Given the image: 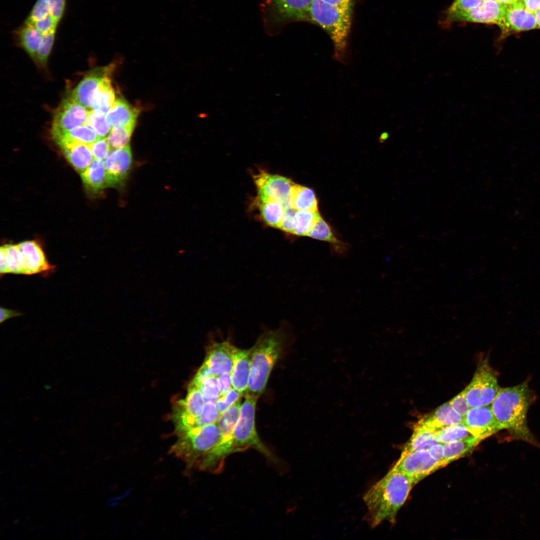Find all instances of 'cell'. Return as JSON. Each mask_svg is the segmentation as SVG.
Here are the masks:
<instances>
[{
    "label": "cell",
    "instance_id": "obj_49",
    "mask_svg": "<svg viewBox=\"0 0 540 540\" xmlns=\"http://www.w3.org/2000/svg\"><path fill=\"white\" fill-rule=\"evenodd\" d=\"M296 210L288 207L285 208L283 218L280 228L284 232L292 234L293 230L294 218Z\"/></svg>",
    "mask_w": 540,
    "mask_h": 540
},
{
    "label": "cell",
    "instance_id": "obj_10",
    "mask_svg": "<svg viewBox=\"0 0 540 540\" xmlns=\"http://www.w3.org/2000/svg\"><path fill=\"white\" fill-rule=\"evenodd\" d=\"M235 348L228 342H216L211 345L194 378L199 379L211 376H217L222 373H231Z\"/></svg>",
    "mask_w": 540,
    "mask_h": 540
},
{
    "label": "cell",
    "instance_id": "obj_31",
    "mask_svg": "<svg viewBox=\"0 0 540 540\" xmlns=\"http://www.w3.org/2000/svg\"><path fill=\"white\" fill-rule=\"evenodd\" d=\"M205 400L199 386L192 380L188 386L186 398L180 400L176 406L196 420L202 412Z\"/></svg>",
    "mask_w": 540,
    "mask_h": 540
},
{
    "label": "cell",
    "instance_id": "obj_52",
    "mask_svg": "<svg viewBox=\"0 0 540 540\" xmlns=\"http://www.w3.org/2000/svg\"><path fill=\"white\" fill-rule=\"evenodd\" d=\"M525 8L529 12L535 14L540 10V0H521Z\"/></svg>",
    "mask_w": 540,
    "mask_h": 540
},
{
    "label": "cell",
    "instance_id": "obj_43",
    "mask_svg": "<svg viewBox=\"0 0 540 540\" xmlns=\"http://www.w3.org/2000/svg\"><path fill=\"white\" fill-rule=\"evenodd\" d=\"M242 395L233 388L226 394L220 396L216 404L220 414L241 398Z\"/></svg>",
    "mask_w": 540,
    "mask_h": 540
},
{
    "label": "cell",
    "instance_id": "obj_20",
    "mask_svg": "<svg viewBox=\"0 0 540 540\" xmlns=\"http://www.w3.org/2000/svg\"><path fill=\"white\" fill-rule=\"evenodd\" d=\"M459 424H463V417L454 410L448 402L420 419L415 425L434 433L444 427Z\"/></svg>",
    "mask_w": 540,
    "mask_h": 540
},
{
    "label": "cell",
    "instance_id": "obj_36",
    "mask_svg": "<svg viewBox=\"0 0 540 540\" xmlns=\"http://www.w3.org/2000/svg\"><path fill=\"white\" fill-rule=\"evenodd\" d=\"M434 434L437 440L442 444L466 439L474 436L463 424H456L444 427L434 432Z\"/></svg>",
    "mask_w": 540,
    "mask_h": 540
},
{
    "label": "cell",
    "instance_id": "obj_24",
    "mask_svg": "<svg viewBox=\"0 0 540 540\" xmlns=\"http://www.w3.org/2000/svg\"><path fill=\"white\" fill-rule=\"evenodd\" d=\"M0 272L25 274L23 256L17 244H6L0 248Z\"/></svg>",
    "mask_w": 540,
    "mask_h": 540
},
{
    "label": "cell",
    "instance_id": "obj_7",
    "mask_svg": "<svg viewBox=\"0 0 540 540\" xmlns=\"http://www.w3.org/2000/svg\"><path fill=\"white\" fill-rule=\"evenodd\" d=\"M241 405L240 398L220 415L217 424L220 431L221 438L204 456L202 464L206 468L214 471L220 470L226 458L232 453V434Z\"/></svg>",
    "mask_w": 540,
    "mask_h": 540
},
{
    "label": "cell",
    "instance_id": "obj_53",
    "mask_svg": "<svg viewBox=\"0 0 540 540\" xmlns=\"http://www.w3.org/2000/svg\"><path fill=\"white\" fill-rule=\"evenodd\" d=\"M20 313L18 312L1 307L0 318V323H2V322H4L5 320H7L10 318L18 316H20Z\"/></svg>",
    "mask_w": 540,
    "mask_h": 540
},
{
    "label": "cell",
    "instance_id": "obj_39",
    "mask_svg": "<svg viewBox=\"0 0 540 540\" xmlns=\"http://www.w3.org/2000/svg\"><path fill=\"white\" fill-rule=\"evenodd\" d=\"M105 114L96 110H90L86 124L92 128L100 138H105L112 130Z\"/></svg>",
    "mask_w": 540,
    "mask_h": 540
},
{
    "label": "cell",
    "instance_id": "obj_33",
    "mask_svg": "<svg viewBox=\"0 0 540 540\" xmlns=\"http://www.w3.org/2000/svg\"><path fill=\"white\" fill-rule=\"evenodd\" d=\"M480 442L474 437L443 444L446 465L470 452Z\"/></svg>",
    "mask_w": 540,
    "mask_h": 540
},
{
    "label": "cell",
    "instance_id": "obj_56",
    "mask_svg": "<svg viewBox=\"0 0 540 540\" xmlns=\"http://www.w3.org/2000/svg\"><path fill=\"white\" fill-rule=\"evenodd\" d=\"M537 23V27L538 28H540V10L537 11L535 13Z\"/></svg>",
    "mask_w": 540,
    "mask_h": 540
},
{
    "label": "cell",
    "instance_id": "obj_38",
    "mask_svg": "<svg viewBox=\"0 0 540 540\" xmlns=\"http://www.w3.org/2000/svg\"><path fill=\"white\" fill-rule=\"evenodd\" d=\"M193 381L199 386L206 402H216L220 396L216 376H208L199 379L193 378Z\"/></svg>",
    "mask_w": 540,
    "mask_h": 540
},
{
    "label": "cell",
    "instance_id": "obj_16",
    "mask_svg": "<svg viewBox=\"0 0 540 540\" xmlns=\"http://www.w3.org/2000/svg\"><path fill=\"white\" fill-rule=\"evenodd\" d=\"M106 186H116L124 182L131 169L132 154L130 146L112 150L104 160Z\"/></svg>",
    "mask_w": 540,
    "mask_h": 540
},
{
    "label": "cell",
    "instance_id": "obj_27",
    "mask_svg": "<svg viewBox=\"0 0 540 540\" xmlns=\"http://www.w3.org/2000/svg\"><path fill=\"white\" fill-rule=\"evenodd\" d=\"M100 138L92 128L84 124L60 134L54 139L62 149L77 144L90 145Z\"/></svg>",
    "mask_w": 540,
    "mask_h": 540
},
{
    "label": "cell",
    "instance_id": "obj_22",
    "mask_svg": "<svg viewBox=\"0 0 540 540\" xmlns=\"http://www.w3.org/2000/svg\"><path fill=\"white\" fill-rule=\"evenodd\" d=\"M13 33L18 44L36 61L44 34L33 24L26 21L16 28Z\"/></svg>",
    "mask_w": 540,
    "mask_h": 540
},
{
    "label": "cell",
    "instance_id": "obj_18",
    "mask_svg": "<svg viewBox=\"0 0 540 540\" xmlns=\"http://www.w3.org/2000/svg\"><path fill=\"white\" fill-rule=\"evenodd\" d=\"M17 245L23 256L24 274L48 273L55 269L56 266L50 263L43 248L36 240H26Z\"/></svg>",
    "mask_w": 540,
    "mask_h": 540
},
{
    "label": "cell",
    "instance_id": "obj_35",
    "mask_svg": "<svg viewBox=\"0 0 540 540\" xmlns=\"http://www.w3.org/2000/svg\"><path fill=\"white\" fill-rule=\"evenodd\" d=\"M320 217L318 212L296 210L294 218L292 234L297 236H307Z\"/></svg>",
    "mask_w": 540,
    "mask_h": 540
},
{
    "label": "cell",
    "instance_id": "obj_44",
    "mask_svg": "<svg viewBox=\"0 0 540 540\" xmlns=\"http://www.w3.org/2000/svg\"><path fill=\"white\" fill-rule=\"evenodd\" d=\"M89 146L94 159L98 160H104L108 154L110 149L106 138H100Z\"/></svg>",
    "mask_w": 540,
    "mask_h": 540
},
{
    "label": "cell",
    "instance_id": "obj_8",
    "mask_svg": "<svg viewBox=\"0 0 540 540\" xmlns=\"http://www.w3.org/2000/svg\"><path fill=\"white\" fill-rule=\"evenodd\" d=\"M465 389L470 408L492 403L500 388L496 374L487 360L478 364L471 382Z\"/></svg>",
    "mask_w": 540,
    "mask_h": 540
},
{
    "label": "cell",
    "instance_id": "obj_4",
    "mask_svg": "<svg viewBox=\"0 0 540 540\" xmlns=\"http://www.w3.org/2000/svg\"><path fill=\"white\" fill-rule=\"evenodd\" d=\"M220 438L221 433L217 422L196 427L179 436L169 452L183 460L187 468H191L198 466Z\"/></svg>",
    "mask_w": 540,
    "mask_h": 540
},
{
    "label": "cell",
    "instance_id": "obj_32",
    "mask_svg": "<svg viewBox=\"0 0 540 540\" xmlns=\"http://www.w3.org/2000/svg\"><path fill=\"white\" fill-rule=\"evenodd\" d=\"M438 442L434 432L414 425L412 434L405 444L402 454L420 450H428Z\"/></svg>",
    "mask_w": 540,
    "mask_h": 540
},
{
    "label": "cell",
    "instance_id": "obj_34",
    "mask_svg": "<svg viewBox=\"0 0 540 540\" xmlns=\"http://www.w3.org/2000/svg\"><path fill=\"white\" fill-rule=\"evenodd\" d=\"M258 204L264 222L270 226L279 228L284 215L285 208L280 202L258 198Z\"/></svg>",
    "mask_w": 540,
    "mask_h": 540
},
{
    "label": "cell",
    "instance_id": "obj_13",
    "mask_svg": "<svg viewBox=\"0 0 540 540\" xmlns=\"http://www.w3.org/2000/svg\"><path fill=\"white\" fill-rule=\"evenodd\" d=\"M506 5L496 0H485L474 8L462 11L447 12V22H470L498 25L504 15Z\"/></svg>",
    "mask_w": 540,
    "mask_h": 540
},
{
    "label": "cell",
    "instance_id": "obj_28",
    "mask_svg": "<svg viewBox=\"0 0 540 540\" xmlns=\"http://www.w3.org/2000/svg\"><path fill=\"white\" fill-rule=\"evenodd\" d=\"M81 178L85 187L92 192H100L106 186V172L104 162L94 159L83 172Z\"/></svg>",
    "mask_w": 540,
    "mask_h": 540
},
{
    "label": "cell",
    "instance_id": "obj_41",
    "mask_svg": "<svg viewBox=\"0 0 540 540\" xmlns=\"http://www.w3.org/2000/svg\"><path fill=\"white\" fill-rule=\"evenodd\" d=\"M220 415L216 402H206L202 414L196 419V427L217 422Z\"/></svg>",
    "mask_w": 540,
    "mask_h": 540
},
{
    "label": "cell",
    "instance_id": "obj_54",
    "mask_svg": "<svg viewBox=\"0 0 540 540\" xmlns=\"http://www.w3.org/2000/svg\"><path fill=\"white\" fill-rule=\"evenodd\" d=\"M331 4L346 8L352 9L354 0H323Z\"/></svg>",
    "mask_w": 540,
    "mask_h": 540
},
{
    "label": "cell",
    "instance_id": "obj_55",
    "mask_svg": "<svg viewBox=\"0 0 540 540\" xmlns=\"http://www.w3.org/2000/svg\"><path fill=\"white\" fill-rule=\"evenodd\" d=\"M496 0L499 2H500V3H501V4H505V5H509V4H512L518 2H520L521 0Z\"/></svg>",
    "mask_w": 540,
    "mask_h": 540
},
{
    "label": "cell",
    "instance_id": "obj_40",
    "mask_svg": "<svg viewBox=\"0 0 540 540\" xmlns=\"http://www.w3.org/2000/svg\"><path fill=\"white\" fill-rule=\"evenodd\" d=\"M56 32V29H55L44 35L36 58V62L42 66H44L47 64L54 44Z\"/></svg>",
    "mask_w": 540,
    "mask_h": 540
},
{
    "label": "cell",
    "instance_id": "obj_1",
    "mask_svg": "<svg viewBox=\"0 0 540 540\" xmlns=\"http://www.w3.org/2000/svg\"><path fill=\"white\" fill-rule=\"evenodd\" d=\"M414 484L410 477L392 467L364 496L370 525L374 528L386 520L394 523Z\"/></svg>",
    "mask_w": 540,
    "mask_h": 540
},
{
    "label": "cell",
    "instance_id": "obj_30",
    "mask_svg": "<svg viewBox=\"0 0 540 540\" xmlns=\"http://www.w3.org/2000/svg\"><path fill=\"white\" fill-rule=\"evenodd\" d=\"M62 150L66 158L79 172H84L94 161L89 145L77 144Z\"/></svg>",
    "mask_w": 540,
    "mask_h": 540
},
{
    "label": "cell",
    "instance_id": "obj_14",
    "mask_svg": "<svg viewBox=\"0 0 540 540\" xmlns=\"http://www.w3.org/2000/svg\"><path fill=\"white\" fill-rule=\"evenodd\" d=\"M463 424L480 442L502 430L490 405L470 408L463 418Z\"/></svg>",
    "mask_w": 540,
    "mask_h": 540
},
{
    "label": "cell",
    "instance_id": "obj_11",
    "mask_svg": "<svg viewBox=\"0 0 540 540\" xmlns=\"http://www.w3.org/2000/svg\"><path fill=\"white\" fill-rule=\"evenodd\" d=\"M428 450H420L401 454L393 468L410 477L415 484L427 476L442 468Z\"/></svg>",
    "mask_w": 540,
    "mask_h": 540
},
{
    "label": "cell",
    "instance_id": "obj_6",
    "mask_svg": "<svg viewBox=\"0 0 540 540\" xmlns=\"http://www.w3.org/2000/svg\"><path fill=\"white\" fill-rule=\"evenodd\" d=\"M242 404L239 416L234 426L232 438V453L254 448L272 462L276 459L260 440L256 430L255 414L258 396L246 394Z\"/></svg>",
    "mask_w": 540,
    "mask_h": 540
},
{
    "label": "cell",
    "instance_id": "obj_15",
    "mask_svg": "<svg viewBox=\"0 0 540 540\" xmlns=\"http://www.w3.org/2000/svg\"><path fill=\"white\" fill-rule=\"evenodd\" d=\"M502 40L516 32L537 28L535 14L528 10L520 2L506 5L502 18L498 24Z\"/></svg>",
    "mask_w": 540,
    "mask_h": 540
},
{
    "label": "cell",
    "instance_id": "obj_51",
    "mask_svg": "<svg viewBox=\"0 0 540 540\" xmlns=\"http://www.w3.org/2000/svg\"><path fill=\"white\" fill-rule=\"evenodd\" d=\"M428 452L432 456L434 460L440 463L443 467L446 466L444 460L443 444L438 442L433 445L428 450Z\"/></svg>",
    "mask_w": 540,
    "mask_h": 540
},
{
    "label": "cell",
    "instance_id": "obj_26",
    "mask_svg": "<svg viewBox=\"0 0 540 540\" xmlns=\"http://www.w3.org/2000/svg\"><path fill=\"white\" fill-rule=\"evenodd\" d=\"M307 236L328 242L332 251L340 256H344L348 251L346 244L339 240L330 225L320 217L315 223Z\"/></svg>",
    "mask_w": 540,
    "mask_h": 540
},
{
    "label": "cell",
    "instance_id": "obj_2",
    "mask_svg": "<svg viewBox=\"0 0 540 540\" xmlns=\"http://www.w3.org/2000/svg\"><path fill=\"white\" fill-rule=\"evenodd\" d=\"M530 400L528 384L523 382L500 388L491 404V408L502 429L507 430L516 438L534 444L535 440L526 419Z\"/></svg>",
    "mask_w": 540,
    "mask_h": 540
},
{
    "label": "cell",
    "instance_id": "obj_45",
    "mask_svg": "<svg viewBox=\"0 0 540 540\" xmlns=\"http://www.w3.org/2000/svg\"><path fill=\"white\" fill-rule=\"evenodd\" d=\"M449 403L454 410L463 418L470 408L466 398V389L450 400Z\"/></svg>",
    "mask_w": 540,
    "mask_h": 540
},
{
    "label": "cell",
    "instance_id": "obj_21",
    "mask_svg": "<svg viewBox=\"0 0 540 540\" xmlns=\"http://www.w3.org/2000/svg\"><path fill=\"white\" fill-rule=\"evenodd\" d=\"M251 349L235 348L234 364L231 372L232 388L245 396L248 392L250 372Z\"/></svg>",
    "mask_w": 540,
    "mask_h": 540
},
{
    "label": "cell",
    "instance_id": "obj_25",
    "mask_svg": "<svg viewBox=\"0 0 540 540\" xmlns=\"http://www.w3.org/2000/svg\"><path fill=\"white\" fill-rule=\"evenodd\" d=\"M116 101V94L108 76L104 78L92 96L89 110L106 114Z\"/></svg>",
    "mask_w": 540,
    "mask_h": 540
},
{
    "label": "cell",
    "instance_id": "obj_5",
    "mask_svg": "<svg viewBox=\"0 0 540 540\" xmlns=\"http://www.w3.org/2000/svg\"><path fill=\"white\" fill-rule=\"evenodd\" d=\"M352 14V9L342 8L323 0H313L307 20L318 24L328 34L338 52L346 48Z\"/></svg>",
    "mask_w": 540,
    "mask_h": 540
},
{
    "label": "cell",
    "instance_id": "obj_29",
    "mask_svg": "<svg viewBox=\"0 0 540 540\" xmlns=\"http://www.w3.org/2000/svg\"><path fill=\"white\" fill-rule=\"evenodd\" d=\"M289 206L296 210L318 212V200L314 191L296 184L290 196Z\"/></svg>",
    "mask_w": 540,
    "mask_h": 540
},
{
    "label": "cell",
    "instance_id": "obj_19",
    "mask_svg": "<svg viewBox=\"0 0 540 540\" xmlns=\"http://www.w3.org/2000/svg\"><path fill=\"white\" fill-rule=\"evenodd\" d=\"M112 68L110 66L96 68L88 72L72 90V98L88 110L93 93L102 80L108 76Z\"/></svg>",
    "mask_w": 540,
    "mask_h": 540
},
{
    "label": "cell",
    "instance_id": "obj_37",
    "mask_svg": "<svg viewBox=\"0 0 540 540\" xmlns=\"http://www.w3.org/2000/svg\"><path fill=\"white\" fill-rule=\"evenodd\" d=\"M134 127V125H130L112 128L107 138L110 149L116 150L128 146Z\"/></svg>",
    "mask_w": 540,
    "mask_h": 540
},
{
    "label": "cell",
    "instance_id": "obj_47",
    "mask_svg": "<svg viewBox=\"0 0 540 540\" xmlns=\"http://www.w3.org/2000/svg\"><path fill=\"white\" fill-rule=\"evenodd\" d=\"M50 16L58 22L62 18L66 9V0H48Z\"/></svg>",
    "mask_w": 540,
    "mask_h": 540
},
{
    "label": "cell",
    "instance_id": "obj_48",
    "mask_svg": "<svg viewBox=\"0 0 540 540\" xmlns=\"http://www.w3.org/2000/svg\"><path fill=\"white\" fill-rule=\"evenodd\" d=\"M58 23L50 15L46 18L36 21L32 24L44 35L56 29Z\"/></svg>",
    "mask_w": 540,
    "mask_h": 540
},
{
    "label": "cell",
    "instance_id": "obj_42",
    "mask_svg": "<svg viewBox=\"0 0 540 540\" xmlns=\"http://www.w3.org/2000/svg\"><path fill=\"white\" fill-rule=\"evenodd\" d=\"M50 14L48 0H37L24 21L33 24Z\"/></svg>",
    "mask_w": 540,
    "mask_h": 540
},
{
    "label": "cell",
    "instance_id": "obj_23",
    "mask_svg": "<svg viewBox=\"0 0 540 540\" xmlns=\"http://www.w3.org/2000/svg\"><path fill=\"white\" fill-rule=\"evenodd\" d=\"M140 110L119 98L106 114V118L112 129L118 126H136Z\"/></svg>",
    "mask_w": 540,
    "mask_h": 540
},
{
    "label": "cell",
    "instance_id": "obj_12",
    "mask_svg": "<svg viewBox=\"0 0 540 540\" xmlns=\"http://www.w3.org/2000/svg\"><path fill=\"white\" fill-rule=\"evenodd\" d=\"M90 111L75 102L71 96L64 100L54 115L52 126V138L85 124Z\"/></svg>",
    "mask_w": 540,
    "mask_h": 540
},
{
    "label": "cell",
    "instance_id": "obj_46",
    "mask_svg": "<svg viewBox=\"0 0 540 540\" xmlns=\"http://www.w3.org/2000/svg\"><path fill=\"white\" fill-rule=\"evenodd\" d=\"M485 0H454L447 12L470 10L480 5Z\"/></svg>",
    "mask_w": 540,
    "mask_h": 540
},
{
    "label": "cell",
    "instance_id": "obj_9",
    "mask_svg": "<svg viewBox=\"0 0 540 540\" xmlns=\"http://www.w3.org/2000/svg\"><path fill=\"white\" fill-rule=\"evenodd\" d=\"M254 179L258 199L276 201L285 208L290 207V198L295 184L290 179L264 171L254 176Z\"/></svg>",
    "mask_w": 540,
    "mask_h": 540
},
{
    "label": "cell",
    "instance_id": "obj_3",
    "mask_svg": "<svg viewBox=\"0 0 540 540\" xmlns=\"http://www.w3.org/2000/svg\"><path fill=\"white\" fill-rule=\"evenodd\" d=\"M283 344L282 332L272 331L262 336L250 348V372L246 394L259 396L264 392L272 370L282 352Z\"/></svg>",
    "mask_w": 540,
    "mask_h": 540
},
{
    "label": "cell",
    "instance_id": "obj_50",
    "mask_svg": "<svg viewBox=\"0 0 540 540\" xmlns=\"http://www.w3.org/2000/svg\"><path fill=\"white\" fill-rule=\"evenodd\" d=\"M220 396L226 394L232 388L231 373H222L217 376Z\"/></svg>",
    "mask_w": 540,
    "mask_h": 540
},
{
    "label": "cell",
    "instance_id": "obj_17",
    "mask_svg": "<svg viewBox=\"0 0 540 540\" xmlns=\"http://www.w3.org/2000/svg\"><path fill=\"white\" fill-rule=\"evenodd\" d=\"M313 0H266L271 20L282 24L292 20H307Z\"/></svg>",
    "mask_w": 540,
    "mask_h": 540
}]
</instances>
